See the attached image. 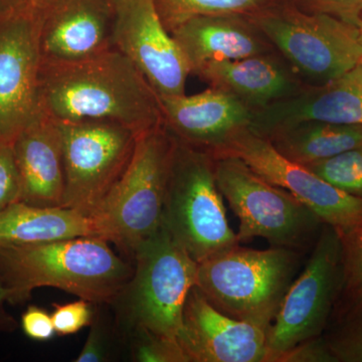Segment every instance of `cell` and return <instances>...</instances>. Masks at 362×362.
Masks as SVG:
<instances>
[{"instance_id": "cell-1", "label": "cell", "mask_w": 362, "mask_h": 362, "mask_svg": "<svg viewBox=\"0 0 362 362\" xmlns=\"http://www.w3.org/2000/svg\"><path fill=\"white\" fill-rule=\"evenodd\" d=\"M40 104L59 123L111 121L138 135L164 124L160 99L114 47L83 61L42 63Z\"/></svg>"}, {"instance_id": "cell-2", "label": "cell", "mask_w": 362, "mask_h": 362, "mask_svg": "<svg viewBox=\"0 0 362 362\" xmlns=\"http://www.w3.org/2000/svg\"><path fill=\"white\" fill-rule=\"evenodd\" d=\"M108 240L78 237L0 249V280L9 303L25 302L35 289L58 288L90 303L118 299L134 269L117 256Z\"/></svg>"}, {"instance_id": "cell-3", "label": "cell", "mask_w": 362, "mask_h": 362, "mask_svg": "<svg viewBox=\"0 0 362 362\" xmlns=\"http://www.w3.org/2000/svg\"><path fill=\"white\" fill-rule=\"evenodd\" d=\"M305 255L287 247L254 250L239 244L199 263L195 286L225 315L269 329Z\"/></svg>"}, {"instance_id": "cell-4", "label": "cell", "mask_w": 362, "mask_h": 362, "mask_svg": "<svg viewBox=\"0 0 362 362\" xmlns=\"http://www.w3.org/2000/svg\"><path fill=\"white\" fill-rule=\"evenodd\" d=\"M175 145L164 124L138 135L127 168L93 214L103 239L133 254L158 230Z\"/></svg>"}, {"instance_id": "cell-5", "label": "cell", "mask_w": 362, "mask_h": 362, "mask_svg": "<svg viewBox=\"0 0 362 362\" xmlns=\"http://www.w3.org/2000/svg\"><path fill=\"white\" fill-rule=\"evenodd\" d=\"M162 223L197 263L240 243L226 218L214 157L177 139Z\"/></svg>"}, {"instance_id": "cell-6", "label": "cell", "mask_w": 362, "mask_h": 362, "mask_svg": "<svg viewBox=\"0 0 362 362\" xmlns=\"http://www.w3.org/2000/svg\"><path fill=\"white\" fill-rule=\"evenodd\" d=\"M214 173L221 194L239 218L240 242L262 238L271 247L311 252L324 223L309 207L237 157L214 158Z\"/></svg>"}, {"instance_id": "cell-7", "label": "cell", "mask_w": 362, "mask_h": 362, "mask_svg": "<svg viewBox=\"0 0 362 362\" xmlns=\"http://www.w3.org/2000/svg\"><path fill=\"white\" fill-rule=\"evenodd\" d=\"M252 18L306 85L325 84L361 63L356 25L327 14L306 13L287 0Z\"/></svg>"}, {"instance_id": "cell-8", "label": "cell", "mask_w": 362, "mask_h": 362, "mask_svg": "<svg viewBox=\"0 0 362 362\" xmlns=\"http://www.w3.org/2000/svg\"><path fill=\"white\" fill-rule=\"evenodd\" d=\"M133 255L136 268L122 292L127 294L128 318L136 331L177 340L199 263L163 223Z\"/></svg>"}, {"instance_id": "cell-9", "label": "cell", "mask_w": 362, "mask_h": 362, "mask_svg": "<svg viewBox=\"0 0 362 362\" xmlns=\"http://www.w3.org/2000/svg\"><path fill=\"white\" fill-rule=\"evenodd\" d=\"M309 254L269 328V362H283L299 345L322 337L329 325L342 287L340 233L324 223Z\"/></svg>"}, {"instance_id": "cell-10", "label": "cell", "mask_w": 362, "mask_h": 362, "mask_svg": "<svg viewBox=\"0 0 362 362\" xmlns=\"http://www.w3.org/2000/svg\"><path fill=\"white\" fill-rule=\"evenodd\" d=\"M59 124L65 170L62 206L93 216L127 168L138 134L111 121Z\"/></svg>"}, {"instance_id": "cell-11", "label": "cell", "mask_w": 362, "mask_h": 362, "mask_svg": "<svg viewBox=\"0 0 362 362\" xmlns=\"http://www.w3.org/2000/svg\"><path fill=\"white\" fill-rule=\"evenodd\" d=\"M237 157L257 175L287 190L340 235L362 226V199L326 182L306 166L279 153L268 138L250 128L230 136L211 154Z\"/></svg>"}, {"instance_id": "cell-12", "label": "cell", "mask_w": 362, "mask_h": 362, "mask_svg": "<svg viewBox=\"0 0 362 362\" xmlns=\"http://www.w3.org/2000/svg\"><path fill=\"white\" fill-rule=\"evenodd\" d=\"M42 68L35 6L0 18V141L13 142L42 113Z\"/></svg>"}, {"instance_id": "cell-13", "label": "cell", "mask_w": 362, "mask_h": 362, "mask_svg": "<svg viewBox=\"0 0 362 362\" xmlns=\"http://www.w3.org/2000/svg\"><path fill=\"white\" fill-rule=\"evenodd\" d=\"M115 4L114 49L137 68L159 99L185 95L189 66L153 0H115Z\"/></svg>"}, {"instance_id": "cell-14", "label": "cell", "mask_w": 362, "mask_h": 362, "mask_svg": "<svg viewBox=\"0 0 362 362\" xmlns=\"http://www.w3.org/2000/svg\"><path fill=\"white\" fill-rule=\"evenodd\" d=\"M42 63H73L113 49L115 0H40Z\"/></svg>"}, {"instance_id": "cell-15", "label": "cell", "mask_w": 362, "mask_h": 362, "mask_svg": "<svg viewBox=\"0 0 362 362\" xmlns=\"http://www.w3.org/2000/svg\"><path fill=\"white\" fill-rule=\"evenodd\" d=\"M268 332L221 313L194 285L185 300L177 341L188 362H269Z\"/></svg>"}, {"instance_id": "cell-16", "label": "cell", "mask_w": 362, "mask_h": 362, "mask_svg": "<svg viewBox=\"0 0 362 362\" xmlns=\"http://www.w3.org/2000/svg\"><path fill=\"white\" fill-rule=\"evenodd\" d=\"M166 129L178 141L213 154L233 134L251 127L254 111L225 90L160 99Z\"/></svg>"}, {"instance_id": "cell-17", "label": "cell", "mask_w": 362, "mask_h": 362, "mask_svg": "<svg viewBox=\"0 0 362 362\" xmlns=\"http://www.w3.org/2000/svg\"><path fill=\"white\" fill-rule=\"evenodd\" d=\"M304 121L362 125L361 65L323 85H306L294 96L254 112L250 129L268 136Z\"/></svg>"}, {"instance_id": "cell-18", "label": "cell", "mask_w": 362, "mask_h": 362, "mask_svg": "<svg viewBox=\"0 0 362 362\" xmlns=\"http://www.w3.org/2000/svg\"><path fill=\"white\" fill-rule=\"evenodd\" d=\"M170 33L194 75L213 62L235 61L275 52L251 16L239 14L197 16Z\"/></svg>"}, {"instance_id": "cell-19", "label": "cell", "mask_w": 362, "mask_h": 362, "mask_svg": "<svg viewBox=\"0 0 362 362\" xmlns=\"http://www.w3.org/2000/svg\"><path fill=\"white\" fill-rule=\"evenodd\" d=\"M195 76L209 87L233 95L254 112L294 96L306 86L276 51L235 61L213 62Z\"/></svg>"}, {"instance_id": "cell-20", "label": "cell", "mask_w": 362, "mask_h": 362, "mask_svg": "<svg viewBox=\"0 0 362 362\" xmlns=\"http://www.w3.org/2000/svg\"><path fill=\"white\" fill-rule=\"evenodd\" d=\"M21 180V202L62 206L65 192L63 138L59 122L40 115L13 140Z\"/></svg>"}, {"instance_id": "cell-21", "label": "cell", "mask_w": 362, "mask_h": 362, "mask_svg": "<svg viewBox=\"0 0 362 362\" xmlns=\"http://www.w3.org/2000/svg\"><path fill=\"white\" fill-rule=\"evenodd\" d=\"M78 237L102 233L93 216L77 209L18 202L0 211V249Z\"/></svg>"}, {"instance_id": "cell-22", "label": "cell", "mask_w": 362, "mask_h": 362, "mask_svg": "<svg viewBox=\"0 0 362 362\" xmlns=\"http://www.w3.org/2000/svg\"><path fill=\"white\" fill-rule=\"evenodd\" d=\"M266 138L286 158L306 165L362 147V125L304 121L275 130Z\"/></svg>"}, {"instance_id": "cell-23", "label": "cell", "mask_w": 362, "mask_h": 362, "mask_svg": "<svg viewBox=\"0 0 362 362\" xmlns=\"http://www.w3.org/2000/svg\"><path fill=\"white\" fill-rule=\"evenodd\" d=\"M168 32L197 16L239 14L254 16L280 0H153Z\"/></svg>"}, {"instance_id": "cell-24", "label": "cell", "mask_w": 362, "mask_h": 362, "mask_svg": "<svg viewBox=\"0 0 362 362\" xmlns=\"http://www.w3.org/2000/svg\"><path fill=\"white\" fill-rule=\"evenodd\" d=\"M340 238L342 244V287L330 321L362 311V226L340 235Z\"/></svg>"}, {"instance_id": "cell-25", "label": "cell", "mask_w": 362, "mask_h": 362, "mask_svg": "<svg viewBox=\"0 0 362 362\" xmlns=\"http://www.w3.org/2000/svg\"><path fill=\"white\" fill-rule=\"evenodd\" d=\"M304 166L345 194L362 199V147Z\"/></svg>"}, {"instance_id": "cell-26", "label": "cell", "mask_w": 362, "mask_h": 362, "mask_svg": "<svg viewBox=\"0 0 362 362\" xmlns=\"http://www.w3.org/2000/svg\"><path fill=\"white\" fill-rule=\"evenodd\" d=\"M322 339L334 362H362V311L330 321Z\"/></svg>"}, {"instance_id": "cell-27", "label": "cell", "mask_w": 362, "mask_h": 362, "mask_svg": "<svg viewBox=\"0 0 362 362\" xmlns=\"http://www.w3.org/2000/svg\"><path fill=\"white\" fill-rule=\"evenodd\" d=\"M135 361L140 362H188L177 340L137 331Z\"/></svg>"}, {"instance_id": "cell-28", "label": "cell", "mask_w": 362, "mask_h": 362, "mask_svg": "<svg viewBox=\"0 0 362 362\" xmlns=\"http://www.w3.org/2000/svg\"><path fill=\"white\" fill-rule=\"evenodd\" d=\"M21 199V180L13 142L0 141V211Z\"/></svg>"}, {"instance_id": "cell-29", "label": "cell", "mask_w": 362, "mask_h": 362, "mask_svg": "<svg viewBox=\"0 0 362 362\" xmlns=\"http://www.w3.org/2000/svg\"><path fill=\"white\" fill-rule=\"evenodd\" d=\"M92 304L81 298L69 304H54L52 319L57 334H75L90 325L93 318Z\"/></svg>"}, {"instance_id": "cell-30", "label": "cell", "mask_w": 362, "mask_h": 362, "mask_svg": "<svg viewBox=\"0 0 362 362\" xmlns=\"http://www.w3.org/2000/svg\"><path fill=\"white\" fill-rule=\"evenodd\" d=\"M301 11L327 14L349 25L358 26L362 0H287Z\"/></svg>"}, {"instance_id": "cell-31", "label": "cell", "mask_w": 362, "mask_h": 362, "mask_svg": "<svg viewBox=\"0 0 362 362\" xmlns=\"http://www.w3.org/2000/svg\"><path fill=\"white\" fill-rule=\"evenodd\" d=\"M21 328L26 337L35 341H47L56 334L52 314L33 305L21 315Z\"/></svg>"}, {"instance_id": "cell-32", "label": "cell", "mask_w": 362, "mask_h": 362, "mask_svg": "<svg viewBox=\"0 0 362 362\" xmlns=\"http://www.w3.org/2000/svg\"><path fill=\"white\" fill-rule=\"evenodd\" d=\"M103 337L99 325L95 324L90 330L82 351L78 354L76 362H100L106 358Z\"/></svg>"}, {"instance_id": "cell-33", "label": "cell", "mask_w": 362, "mask_h": 362, "mask_svg": "<svg viewBox=\"0 0 362 362\" xmlns=\"http://www.w3.org/2000/svg\"><path fill=\"white\" fill-rule=\"evenodd\" d=\"M9 292L1 280H0V329H13L16 322L13 317L6 313L4 303L8 302Z\"/></svg>"}, {"instance_id": "cell-34", "label": "cell", "mask_w": 362, "mask_h": 362, "mask_svg": "<svg viewBox=\"0 0 362 362\" xmlns=\"http://www.w3.org/2000/svg\"><path fill=\"white\" fill-rule=\"evenodd\" d=\"M28 0H0V18L13 13L28 4Z\"/></svg>"}, {"instance_id": "cell-35", "label": "cell", "mask_w": 362, "mask_h": 362, "mask_svg": "<svg viewBox=\"0 0 362 362\" xmlns=\"http://www.w3.org/2000/svg\"><path fill=\"white\" fill-rule=\"evenodd\" d=\"M357 28H358L359 42H361V44L362 45V14L361 16V21H359L358 26H357Z\"/></svg>"}, {"instance_id": "cell-36", "label": "cell", "mask_w": 362, "mask_h": 362, "mask_svg": "<svg viewBox=\"0 0 362 362\" xmlns=\"http://www.w3.org/2000/svg\"><path fill=\"white\" fill-rule=\"evenodd\" d=\"M28 1H30L32 4H37V2L40 1V0H28Z\"/></svg>"}, {"instance_id": "cell-37", "label": "cell", "mask_w": 362, "mask_h": 362, "mask_svg": "<svg viewBox=\"0 0 362 362\" xmlns=\"http://www.w3.org/2000/svg\"><path fill=\"white\" fill-rule=\"evenodd\" d=\"M359 65H361V68H362V58H361V63H359Z\"/></svg>"}]
</instances>
